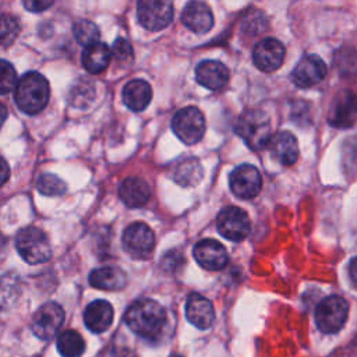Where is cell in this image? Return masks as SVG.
Listing matches in <instances>:
<instances>
[{"mask_svg":"<svg viewBox=\"0 0 357 357\" xmlns=\"http://www.w3.org/2000/svg\"><path fill=\"white\" fill-rule=\"evenodd\" d=\"M185 317L190 324L204 331L212 325L215 319V310L206 297L198 293H191L185 301Z\"/></svg>","mask_w":357,"mask_h":357,"instance_id":"cell-17","label":"cell"},{"mask_svg":"<svg viewBox=\"0 0 357 357\" xmlns=\"http://www.w3.org/2000/svg\"><path fill=\"white\" fill-rule=\"evenodd\" d=\"M36 188L40 194L47 195V197H59L63 195L67 190L66 183L59 178L56 174L52 173H45L42 176H39L38 181H36Z\"/></svg>","mask_w":357,"mask_h":357,"instance_id":"cell-30","label":"cell"},{"mask_svg":"<svg viewBox=\"0 0 357 357\" xmlns=\"http://www.w3.org/2000/svg\"><path fill=\"white\" fill-rule=\"evenodd\" d=\"M231 192L243 199H251L257 197L262 187V177L258 169L252 165L237 166L229 177Z\"/></svg>","mask_w":357,"mask_h":357,"instance_id":"cell-10","label":"cell"},{"mask_svg":"<svg viewBox=\"0 0 357 357\" xmlns=\"http://www.w3.org/2000/svg\"><path fill=\"white\" fill-rule=\"evenodd\" d=\"M15 248L21 258L32 265L46 262L52 257L49 237L38 227L28 226L15 236Z\"/></svg>","mask_w":357,"mask_h":357,"instance_id":"cell-4","label":"cell"},{"mask_svg":"<svg viewBox=\"0 0 357 357\" xmlns=\"http://www.w3.org/2000/svg\"><path fill=\"white\" fill-rule=\"evenodd\" d=\"M73 32L75 40L85 47L96 43L100 36L98 25L89 20H78L73 26Z\"/></svg>","mask_w":357,"mask_h":357,"instance_id":"cell-29","label":"cell"},{"mask_svg":"<svg viewBox=\"0 0 357 357\" xmlns=\"http://www.w3.org/2000/svg\"><path fill=\"white\" fill-rule=\"evenodd\" d=\"M20 21L17 17L11 14L0 15V46H10L20 33Z\"/></svg>","mask_w":357,"mask_h":357,"instance_id":"cell-31","label":"cell"},{"mask_svg":"<svg viewBox=\"0 0 357 357\" xmlns=\"http://www.w3.org/2000/svg\"><path fill=\"white\" fill-rule=\"evenodd\" d=\"M112 53L113 56L117 59V60H128L132 57V47L130 45V42L124 38H117L113 43V47H112Z\"/></svg>","mask_w":357,"mask_h":357,"instance_id":"cell-33","label":"cell"},{"mask_svg":"<svg viewBox=\"0 0 357 357\" xmlns=\"http://www.w3.org/2000/svg\"><path fill=\"white\" fill-rule=\"evenodd\" d=\"M194 258L199 266L209 271H219L229 262V255L226 248L213 238L199 240L192 250Z\"/></svg>","mask_w":357,"mask_h":357,"instance_id":"cell-14","label":"cell"},{"mask_svg":"<svg viewBox=\"0 0 357 357\" xmlns=\"http://www.w3.org/2000/svg\"><path fill=\"white\" fill-rule=\"evenodd\" d=\"M357 119V96L349 89L339 91L329 107L328 121L337 128H347Z\"/></svg>","mask_w":357,"mask_h":357,"instance_id":"cell-12","label":"cell"},{"mask_svg":"<svg viewBox=\"0 0 357 357\" xmlns=\"http://www.w3.org/2000/svg\"><path fill=\"white\" fill-rule=\"evenodd\" d=\"M124 105L132 112H142L152 99V88L144 79L128 81L121 92Z\"/></svg>","mask_w":357,"mask_h":357,"instance_id":"cell-22","label":"cell"},{"mask_svg":"<svg viewBox=\"0 0 357 357\" xmlns=\"http://www.w3.org/2000/svg\"><path fill=\"white\" fill-rule=\"evenodd\" d=\"M10 177V167L8 163L3 156H0V187H3Z\"/></svg>","mask_w":357,"mask_h":357,"instance_id":"cell-35","label":"cell"},{"mask_svg":"<svg viewBox=\"0 0 357 357\" xmlns=\"http://www.w3.org/2000/svg\"><path fill=\"white\" fill-rule=\"evenodd\" d=\"M121 244L130 257L135 259H145L153 251L155 234L146 223L134 222L124 229Z\"/></svg>","mask_w":357,"mask_h":357,"instance_id":"cell-7","label":"cell"},{"mask_svg":"<svg viewBox=\"0 0 357 357\" xmlns=\"http://www.w3.org/2000/svg\"><path fill=\"white\" fill-rule=\"evenodd\" d=\"M173 4L165 0H141L137 4L139 24L148 31H160L173 20Z\"/></svg>","mask_w":357,"mask_h":357,"instance_id":"cell-8","label":"cell"},{"mask_svg":"<svg viewBox=\"0 0 357 357\" xmlns=\"http://www.w3.org/2000/svg\"><path fill=\"white\" fill-rule=\"evenodd\" d=\"M216 227L225 238L241 241L250 234L251 222L243 209L237 206H226L216 218Z\"/></svg>","mask_w":357,"mask_h":357,"instance_id":"cell-9","label":"cell"},{"mask_svg":"<svg viewBox=\"0 0 357 357\" xmlns=\"http://www.w3.org/2000/svg\"><path fill=\"white\" fill-rule=\"evenodd\" d=\"M326 75V66L317 54L304 56L291 73V81L300 88H310L321 82Z\"/></svg>","mask_w":357,"mask_h":357,"instance_id":"cell-15","label":"cell"},{"mask_svg":"<svg viewBox=\"0 0 357 357\" xmlns=\"http://www.w3.org/2000/svg\"><path fill=\"white\" fill-rule=\"evenodd\" d=\"M124 319L134 333L156 339L166 325V311L155 300L139 298L127 308Z\"/></svg>","mask_w":357,"mask_h":357,"instance_id":"cell-1","label":"cell"},{"mask_svg":"<svg viewBox=\"0 0 357 357\" xmlns=\"http://www.w3.org/2000/svg\"><path fill=\"white\" fill-rule=\"evenodd\" d=\"M119 197L128 208H139L148 202L151 190L144 178L128 177L120 184Z\"/></svg>","mask_w":357,"mask_h":357,"instance_id":"cell-21","label":"cell"},{"mask_svg":"<svg viewBox=\"0 0 357 357\" xmlns=\"http://www.w3.org/2000/svg\"><path fill=\"white\" fill-rule=\"evenodd\" d=\"M349 275L353 286L357 289V257H354L349 264Z\"/></svg>","mask_w":357,"mask_h":357,"instance_id":"cell-36","label":"cell"},{"mask_svg":"<svg viewBox=\"0 0 357 357\" xmlns=\"http://www.w3.org/2000/svg\"><path fill=\"white\" fill-rule=\"evenodd\" d=\"M56 344H57V350L64 357H79L85 349V342L82 336L73 329H68L60 333Z\"/></svg>","mask_w":357,"mask_h":357,"instance_id":"cell-28","label":"cell"},{"mask_svg":"<svg viewBox=\"0 0 357 357\" xmlns=\"http://www.w3.org/2000/svg\"><path fill=\"white\" fill-rule=\"evenodd\" d=\"M49 82L36 71L25 73L15 85L14 99L17 106L26 114H36L45 109L49 100Z\"/></svg>","mask_w":357,"mask_h":357,"instance_id":"cell-2","label":"cell"},{"mask_svg":"<svg viewBox=\"0 0 357 357\" xmlns=\"http://www.w3.org/2000/svg\"><path fill=\"white\" fill-rule=\"evenodd\" d=\"M53 6V1L49 0V1H42V0H25L24 1V7L28 10V11H32V13H40V11H45L46 8L52 7Z\"/></svg>","mask_w":357,"mask_h":357,"instance_id":"cell-34","label":"cell"},{"mask_svg":"<svg viewBox=\"0 0 357 357\" xmlns=\"http://www.w3.org/2000/svg\"><path fill=\"white\" fill-rule=\"evenodd\" d=\"M183 24L195 33H205L213 25V14L208 4L202 1H190L181 14Z\"/></svg>","mask_w":357,"mask_h":357,"instance_id":"cell-18","label":"cell"},{"mask_svg":"<svg viewBox=\"0 0 357 357\" xmlns=\"http://www.w3.org/2000/svg\"><path fill=\"white\" fill-rule=\"evenodd\" d=\"M173 357H181V356H178V354H176V356H173Z\"/></svg>","mask_w":357,"mask_h":357,"instance_id":"cell-38","label":"cell"},{"mask_svg":"<svg viewBox=\"0 0 357 357\" xmlns=\"http://www.w3.org/2000/svg\"><path fill=\"white\" fill-rule=\"evenodd\" d=\"M234 130L247 146L254 151L265 148L272 137L269 117L259 110H248L243 113L237 119Z\"/></svg>","mask_w":357,"mask_h":357,"instance_id":"cell-3","label":"cell"},{"mask_svg":"<svg viewBox=\"0 0 357 357\" xmlns=\"http://www.w3.org/2000/svg\"><path fill=\"white\" fill-rule=\"evenodd\" d=\"M174 134L187 145L197 144L205 132V119L195 106H187L176 112L172 120Z\"/></svg>","mask_w":357,"mask_h":357,"instance_id":"cell-6","label":"cell"},{"mask_svg":"<svg viewBox=\"0 0 357 357\" xmlns=\"http://www.w3.org/2000/svg\"><path fill=\"white\" fill-rule=\"evenodd\" d=\"M202 176H204V170L201 163L194 158H188V159H184L180 165H177L173 178L177 184L183 187H192L201 181Z\"/></svg>","mask_w":357,"mask_h":357,"instance_id":"cell-26","label":"cell"},{"mask_svg":"<svg viewBox=\"0 0 357 357\" xmlns=\"http://www.w3.org/2000/svg\"><path fill=\"white\" fill-rule=\"evenodd\" d=\"M112 59L110 47L103 42H96L84 49L81 61L89 74H99L109 66Z\"/></svg>","mask_w":357,"mask_h":357,"instance_id":"cell-24","label":"cell"},{"mask_svg":"<svg viewBox=\"0 0 357 357\" xmlns=\"http://www.w3.org/2000/svg\"><path fill=\"white\" fill-rule=\"evenodd\" d=\"M17 85V73L11 63L0 59V93H8Z\"/></svg>","mask_w":357,"mask_h":357,"instance_id":"cell-32","label":"cell"},{"mask_svg":"<svg viewBox=\"0 0 357 357\" xmlns=\"http://www.w3.org/2000/svg\"><path fill=\"white\" fill-rule=\"evenodd\" d=\"M349 315V304L340 296H329L319 301L315 308V322L321 332H339Z\"/></svg>","mask_w":357,"mask_h":357,"instance_id":"cell-5","label":"cell"},{"mask_svg":"<svg viewBox=\"0 0 357 357\" xmlns=\"http://www.w3.org/2000/svg\"><path fill=\"white\" fill-rule=\"evenodd\" d=\"M22 286L20 276L14 272H7L0 276V311L11 310L20 300Z\"/></svg>","mask_w":357,"mask_h":357,"instance_id":"cell-25","label":"cell"},{"mask_svg":"<svg viewBox=\"0 0 357 357\" xmlns=\"http://www.w3.org/2000/svg\"><path fill=\"white\" fill-rule=\"evenodd\" d=\"M195 78L199 85L216 91L229 82V70L220 61L204 60L195 68Z\"/></svg>","mask_w":357,"mask_h":357,"instance_id":"cell-19","label":"cell"},{"mask_svg":"<svg viewBox=\"0 0 357 357\" xmlns=\"http://www.w3.org/2000/svg\"><path fill=\"white\" fill-rule=\"evenodd\" d=\"M6 119H7V109H6V106L3 103H0V127L3 126Z\"/></svg>","mask_w":357,"mask_h":357,"instance_id":"cell-37","label":"cell"},{"mask_svg":"<svg viewBox=\"0 0 357 357\" xmlns=\"http://www.w3.org/2000/svg\"><path fill=\"white\" fill-rule=\"evenodd\" d=\"M64 321V311L57 303H45L40 305L32 318V331L42 339H52L60 329Z\"/></svg>","mask_w":357,"mask_h":357,"instance_id":"cell-11","label":"cell"},{"mask_svg":"<svg viewBox=\"0 0 357 357\" xmlns=\"http://www.w3.org/2000/svg\"><path fill=\"white\" fill-rule=\"evenodd\" d=\"M95 99V85L91 79L81 77L70 89L68 100L74 107L86 109Z\"/></svg>","mask_w":357,"mask_h":357,"instance_id":"cell-27","label":"cell"},{"mask_svg":"<svg viewBox=\"0 0 357 357\" xmlns=\"http://www.w3.org/2000/svg\"><path fill=\"white\" fill-rule=\"evenodd\" d=\"M88 279L91 286L100 290H121L127 284V275L117 266L96 268Z\"/></svg>","mask_w":357,"mask_h":357,"instance_id":"cell-23","label":"cell"},{"mask_svg":"<svg viewBox=\"0 0 357 357\" xmlns=\"http://www.w3.org/2000/svg\"><path fill=\"white\" fill-rule=\"evenodd\" d=\"M84 322L86 328L95 333L105 332L113 322V307L106 300H95L89 303L84 311Z\"/></svg>","mask_w":357,"mask_h":357,"instance_id":"cell-20","label":"cell"},{"mask_svg":"<svg viewBox=\"0 0 357 357\" xmlns=\"http://www.w3.org/2000/svg\"><path fill=\"white\" fill-rule=\"evenodd\" d=\"M284 46L275 38H265L259 40L252 50V61L257 68L264 73L278 70L284 60Z\"/></svg>","mask_w":357,"mask_h":357,"instance_id":"cell-13","label":"cell"},{"mask_svg":"<svg viewBox=\"0 0 357 357\" xmlns=\"http://www.w3.org/2000/svg\"><path fill=\"white\" fill-rule=\"evenodd\" d=\"M266 146L272 158L283 166H291L298 159L297 139L289 131H279L272 135Z\"/></svg>","mask_w":357,"mask_h":357,"instance_id":"cell-16","label":"cell"}]
</instances>
